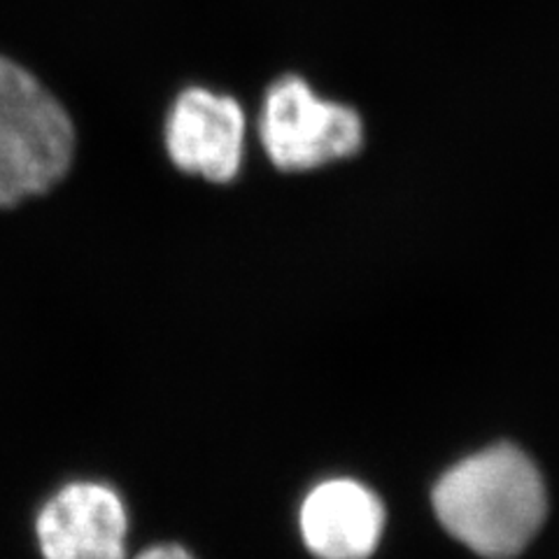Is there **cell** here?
Returning <instances> with one entry per match:
<instances>
[{
	"label": "cell",
	"instance_id": "cell-7",
	"mask_svg": "<svg viewBox=\"0 0 559 559\" xmlns=\"http://www.w3.org/2000/svg\"><path fill=\"white\" fill-rule=\"evenodd\" d=\"M129 559H203L201 552L180 536H147L135 544Z\"/></svg>",
	"mask_w": 559,
	"mask_h": 559
},
{
	"label": "cell",
	"instance_id": "cell-5",
	"mask_svg": "<svg viewBox=\"0 0 559 559\" xmlns=\"http://www.w3.org/2000/svg\"><path fill=\"white\" fill-rule=\"evenodd\" d=\"M166 147L170 162L215 185L238 178L245 159V112L231 96L187 90L175 100Z\"/></svg>",
	"mask_w": 559,
	"mask_h": 559
},
{
	"label": "cell",
	"instance_id": "cell-2",
	"mask_svg": "<svg viewBox=\"0 0 559 559\" xmlns=\"http://www.w3.org/2000/svg\"><path fill=\"white\" fill-rule=\"evenodd\" d=\"M75 127L20 63L0 57V207L55 189L73 166Z\"/></svg>",
	"mask_w": 559,
	"mask_h": 559
},
{
	"label": "cell",
	"instance_id": "cell-1",
	"mask_svg": "<svg viewBox=\"0 0 559 559\" xmlns=\"http://www.w3.org/2000/svg\"><path fill=\"white\" fill-rule=\"evenodd\" d=\"M443 530L485 559H513L548 513L546 485L520 448L499 443L454 464L433 487Z\"/></svg>",
	"mask_w": 559,
	"mask_h": 559
},
{
	"label": "cell",
	"instance_id": "cell-6",
	"mask_svg": "<svg viewBox=\"0 0 559 559\" xmlns=\"http://www.w3.org/2000/svg\"><path fill=\"white\" fill-rule=\"evenodd\" d=\"M384 527L380 499L357 480L318 483L299 506V534L314 559H366Z\"/></svg>",
	"mask_w": 559,
	"mask_h": 559
},
{
	"label": "cell",
	"instance_id": "cell-3",
	"mask_svg": "<svg viewBox=\"0 0 559 559\" xmlns=\"http://www.w3.org/2000/svg\"><path fill=\"white\" fill-rule=\"evenodd\" d=\"M135 534L138 520L127 489L90 471L51 483L28 513L35 559H129Z\"/></svg>",
	"mask_w": 559,
	"mask_h": 559
},
{
	"label": "cell",
	"instance_id": "cell-4",
	"mask_svg": "<svg viewBox=\"0 0 559 559\" xmlns=\"http://www.w3.org/2000/svg\"><path fill=\"white\" fill-rule=\"evenodd\" d=\"M259 138L277 170L306 173L353 159L366 129L353 105L322 98L304 78L285 75L264 96Z\"/></svg>",
	"mask_w": 559,
	"mask_h": 559
}]
</instances>
